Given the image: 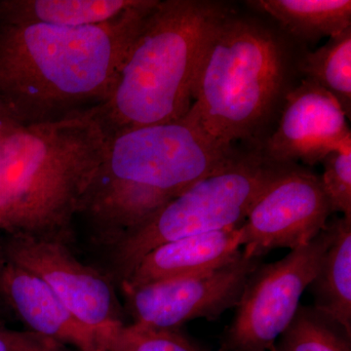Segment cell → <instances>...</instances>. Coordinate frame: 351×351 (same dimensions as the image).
Listing matches in <instances>:
<instances>
[{"instance_id":"1","label":"cell","mask_w":351,"mask_h":351,"mask_svg":"<svg viewBox=\"0 0 351 351\" xmlns=\"http://www.w3.org/2000/svg\"><path fill=\"white\" fill-rule=\"evenodd\" d=\"M230 3L198 51L191 112L213 137L261 149L276 130L308 50L265 14Z\"/></svg>"},{"instance_id":"2","label":"cell","mask_w":351,"mask_h":351,"mask_svg":"<svg viewBox=\"0 0 351 351\" xmlns=\"http://www.w3.org/2000/svg\"><path fill=\"white\" fill-rule=\"evenodd\" d=\"M157 0H138L100 25L0 21V98L22 125L62 119L108 100Z\"/></svg>"},{"instance_id":"3","label":"cell","mask_w":351,"mask_h":351,"mask_svg":"<svg viewBox=\"0 0 351 351\" xmlns=\"http://www.w3.org/2000/svg\"><path fill=\"white\" fill-rule=\"evenodd\" d=\"M208 133L191 112L166 123L137 127L110 138L85 193L78 217L110 249L132 230L237 152Z\"/></svg>"},{"instance_id":"4","label":"cell","mask_w":351,"mask_h":351,"mask_svg":"<svg viewBox=\"0 0 351 351\" xmlns=\"http://www.w3.org/2000/svg\"><path fill=\"white\" fill-rule=\"evenodd\" d=\"M110 140L94 107L21 126L0 157V233L68 244Z\"/></svg>"},{"instance_id":"5","label":"cell","mask_w":351,"mask_h":351,"mask_svg":"<svg viewBox=\"0 0 351 351\" xmlns=\"http://www.w3.org/2000/svg\"><path fill=\"white\" fill-rule=\"evenodd\" d=\"M230 5L221 0H157L129 48L112 94L94 106L110 138L175 121L189 112L200 44Z\"/></svg>"},{"instance_id":"6","label":"cell","mask_w":351,"mask_h":351,"mask_svg":"<svg viewBox=\"0 0 351 351\" xmlns=\"http://www.w3.org/2000/svg\"><path fill=\"white\" fill-rule=\"evenodd\" d=\"M291 164L274 162L260 149L239 145L218 170L189 186L112 247L113 279L123 283L141 261L161 245L239 228L260 196Z\"/></svg>"},{"instance_id":"7","label":"cell","mask_w":351,"mask_h":351,"mask_svg":"<svg viewBox=\"0 0 351 351\" xmlns=\"http://www.w3.org/2000/svg\"><path fill=\"white\" fill-rule=\"evenodd\" d=\"M335 234V219L308 244L260 263L245 283L218 351H267L294 318Z\"/></svg>"},{"instance_id":"8","label":"cell","mask_w":351,"mask_h":351,"mask_svg":"<svg viewBox=\"0 0 351 351\" xmlns=\"http://www.w3.org/2000/svg\"><path fill=\"white\" fill-rule=\"evenodd\" d=\"M260 258L239 256L219 269L162 279L144 285L122 286L127 311L135 324L179 330L195 319H218L239 304L245 283Z\"/></svg>"},{"instance_id":"9","label":"cell","mask_w":351,"mask_h":351,"mask_svg":"<svg viewBox=\"0 0 351 351\" xmlns=\"http://www.w3.org/2000/svg\"><path fill=\"white\" fill-rule=\"evenodd\" d=\"M332 214L320 176L293 163L254 204L243 230L246 258H262L276 249L308 244Z\"/></svg>"},{"instance_id":"10","label":"cell","mask_w":351,"mask_h":351,"mask_svg":"<svg viewBox=\"0 0 351 351\" xmlns=\"http://www.w3.org/2000/svg\"><path fill=\"white\" fill-rule=\"evenodd\" d=\"M6 260L40 278L69 311L100 332L123 323L112 283L98 270L80 263L68 244L22 234H2Z\"/></svg>"},{"instance_id":"11","label":"cell","mask_w":351,"mask_h":351,"mask_svg":"<svg viewBox=\"0 0 351 351\" xmlns=\"http://www.w3.org/2000/svg\"><path fill=\"white\" fill-rule=\"evenodd\" d=\"M350 141L348 117L339 101L315 82L302 80L260 151L274 162L313 166Z\"/></svg>"},{"instance_id":"12","label":"cell","mask_w":351,"mask_h":351,"mask_svg":"<svg viewBox=\"0 0 351 351\" xmlns=\"http://www.w3.org/2000/svg\"><path fill=\"white\" fill-rule=\"evenodd\" d=\"M0 295L29 331L76 351H103L99 332L75 317L45 283L4 257Z\"/></svg>"},{"instance_id":"13","label":"cell","mask_w":351,"mask_h":351,"mask_svg":"<svg viewBox=\"0 0 351 351\" xmlns=\"http://www.w3.org/2000/svg\"><path fill=\"white\" fill-rule=\"evenodd\" d=\"M241 246L242 226L174 240L149 252L120 285L135 287L219 269L237 260Z\"/></svg>"},{"instance_id":"14","label":"cell","mask_w":351,"mask_h":351,"mask_svg":"<svg viewBox=\"0 0 351 351\" xmlns=\"http://www.w3.org/2000/svg\"><path fill=\"white\" fill-rule=\"evenodd\" d=\"M244 5L269 16L307 48L351 27L350 0H248Z\"/></svg>"},{"instance_id":"15","label":"cell","mask_w":351,"mask_h":351,"mask_svg":"<svg viewBox=\"0 0 351 351\" xmlns=\"http://www.w3.org/2000/svg\"><path fill=\"white\" fill-rule=\"evenodd\" d=\"M314 308L351 338V219H335V234L309 285Z\"/></svg>"},{"instance_id":"16","label":"cell","mask_w":351,"mask_h":351,"mask_svg":"<svg viewBox=\"0 0 351 351\" xmlns=\"http://www.w3.org/2000/svg\"><path fill=\"white\" fill-rule=\"evenodd\" d=\"M138 0H0V21L77 27L115 19Z\"/></svg>"},{"instance_id":"17","label":"cell","mask_w":351,"mask_h":351,"mask_svg":"<svg viewBox=\"0 0 351 351\" xmlns=\"http://www.w3.org/2000/svg\"><path fill=\"white\" fill-rule=\"evenodd\" d=\"M302 80L315 82L339 101L351 117V27L328 39L314 51L307 50L300 63Z\"/></svg>"},{"instance_id":"18","label":"cell","mask_w":351,"mask_h":351,"mask_svg":"<svg viewBox=\"0 0 351 351\" xmlns=\"http://www.w3.org/2000/svg\"><path fill=\"white\" fill-rule=\"evenodd\" d=\"M270 351H351L350 337L313 306H300Z\"/></svg>"},{"instance_id":"19","label":"cell","mask_w":351,"mask_h":351,"mask_svg":"<svg viewBox=\"0 0 351 351\" xmlns=\"http://www.w3.org/2000/svg\"><path fill=\"white\" fill-rule=\"evenodd\" d=\"M103 351H203L179 330L119 323L99 334Z\"/></svg>"},{"instance_id":"20","label":"cell","mask_w":351,"mask_h":351,"mask_svg":"<svg viewBox=\"0 0 351 351\" xmlns=\"http://www.w3.org/2000/svg\"><path fill=\"white\" fill-rule=\"evenodd\" d=\"M322 163L321 182L332 213L341 212L351 219V141L328 154Z\"/></svg>"},{"instance_id":"21","label":"cell","mask_w":351,"mask_h":351,"mask_svg":"<svg viewBox=\"0 0 351 351\" xmlns=\"http://www.w3.org/2000/svg\"><path fill=\"white\" fill-rule=\"evenodd\" d=\"M0 351H73L54 339L32 331L21 332L0 326Z\"/></svg>"},{"instance_id":"22","label":"cell","mask_w":351,"mask_h":351,"mask_svg":"<svg viewBox=\"0 0 351 351\" xmlns=\"http://www.w3.org/2000/svg\"><path fill=\"white\" fill-rule=\"evenodd\" d=\"M22 124L18 121L12 110L0 98V157L9 137L15 133Z\"/></svg>"},{"instance_id":"23","label":"cell","mask_w":351,"mask_h":351,"mask_svg":"<svg viewBox=\"0 0 351 351\" xmlns=\"http://www.w3.org/2000/svg\"><path fill=\"white\" fill-rule=\"evenodd\" d=\"M4 261V255L3 252H2L1 243H0V269H1L2 263H3ZM3 306H6L5 302H3V299H2L1 295H0V311H1L2 307Z\"/></svg>"}]
</instances>
